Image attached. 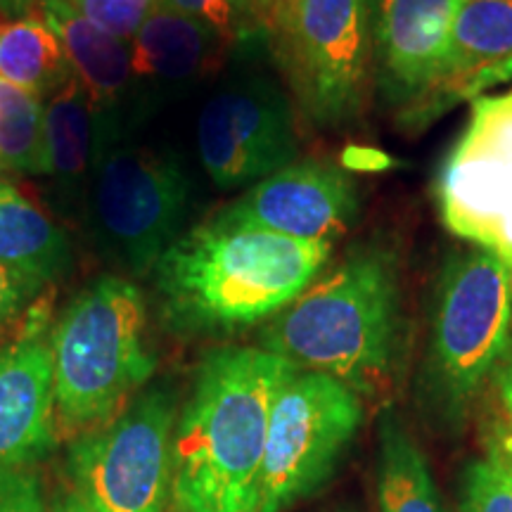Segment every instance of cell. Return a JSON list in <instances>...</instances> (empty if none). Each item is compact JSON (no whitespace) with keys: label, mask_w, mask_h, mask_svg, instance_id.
Listing matches in <instances>:
<instances>
[{"label":"cell","mask_w":512,"mask_h":512,"mask_svg":"<svg viewBox=\"0 0 512 512\" xmlns=\"http://www.w3.org/2000/svg\"><path fill=\"white\" fill-rule=\"evenodd\" d=\"M72 261L64 230L12 185H0V266L50 283Z\"/></svg>","instance_id":"obj_19"},{"label":"cell","mask_w":512,"mask_h":512,"mask_svg":"<svg viewBox=\"0 0 512 512\" xmlns=\"http://www.w3.org/2000/svg\"><path fill=\"white\" fill-rule=\"evenodd\" d=\"M0 164L22 176H46V102L0 79Z\"/></svg>","instance_id":"obj_22"},{"label":"cell","mask_w":512,"mask_h":512,"mask_svg":"<svg viewBox=\"0 0 512 512\" xmlns=\"http://www.w3.org/2000/svg\"><path fill=\"white\" fill-rule=\"evenodd\" d=\"M98 147V112L76 76L46 102V176L64 211L86 202Z\"/></svg>","instance_id":"obj_17"},{"label":"cell","mask_w":512,"mask_h":512,"mask_svg":"<svg viewBox=\"0 0 512 512\" xmlns=\"http://www.w3.org/2000/svg\"><path fill=\"white\" fill-rule=\"evenodd\" d=\"M0 512H48L38 477L24 467H0Z\"/></svg>","instance_id":"obj_26"},{"label":"cell","mask_w":512,"mask_h":512,"mask_svg":"<svg viewBox=\"0 0 512 512\" xmlns=\"http://www.w3.org/2000/svg\"><path fill=\"white\" fill-rule=\"evenodd\" d=\"M399 342L394 256L380 247H358L273 316L261 349L299 370L335 377L356 394H377L392 380Z\"/></svg>","instance_id":"obj_3"},{"label":"cell","mask_w":512,"mask_h":512,"mask_svg":"<svg viewBox=\"0 0 512 512\" xmlns=\"http://www.w3.org/2000/svg\"><path fill=\"white\" fill-rule=\"evenodd\" d=\"M162 3L202 22L226 43H245L261 31H268V22L256 0H162Z\"/></svg>","instance_id":"obj_23"},{"label":"cell","mask_w":512,"mask_h":512,"mask_svg":"<svg viewBox=\"0 0 512 512\" xmlns=\"http://www.w3.org/2000/svg\"><path fill=\"white\" fill-rule=\"evenodd\" d=\"M190 178L169 152L114 140L98 152L86 192L88 228L105 261L147 273L181 238Z\"/></svg>","instance_id":"obj_6"},{"label":"cell","mask_w":512,"mask_h":512,"mask_svg":"<svg viewBox=\"0 0 512 512\" xmlns=\"http://www.w3.org/2000/svg\"><path fill=\"white\" fill-rule=\"evenodd\" d=\"M53 351L41 337L0 347V467H24L55 439Z\"/></svg>","instance_id":"obj_15"},{"label":"cell","mask_w":512,"mask_h":512,"mask_svg":"<svg viewBox=\"0 0 512 512\" xmlns=\"http://www.w3.org/2000/svg\"><path fill=\"white\" fill-rule=\"evenodd\" d=\"M41 290L43 285L38 280L0 266V328L12 323Z\"/></svg>","instance_id":"obj_27"},{"label":"cell","mask_w":512,"mask_h":512,"mask_svg":"<svg viewBox=\"0 0 512 512\" xmlns=\"http://www.w3.org/2000/svg\"><path fill=\"white\" fill-rule=\"evenodd\" d=\"M0 79L43 102L74 79L67 50L41 15L0 24Z\"/></svg>","instance_id":"obj_20"},{"label":"cell","mask_w":512,"mask_h":512,"mask_svg":"<svg viewBox=\"0 0 512 512\" xmlns=\"http://www.w3.org/2000/svg\"><path fill=\"white\" fill-rule=\"evenodd\" d=\"M512 79V57L508 60L494 64V67H489L486 72L477 74L475 79H470L465 83L463 88H460L458 98H477L479 93L486 91V88H494V86H501V83L510 81Z\"/></svg>","instance_id":"obj_29"},{"label":"cell","mask_w":512,"mask_h":512,"mask_svg":"<svg viewBox=\"0 0 512 512\" xmlns=\"http://www.w3.org/2000/svg\"><path fill=\"white\" fill-rule=\"evenodd\" d=\"M226 46L228 43L202 22L159 0L131 38L128 131L200 83L209 69L216 67Z\"/></svg>","instance_id":"obj_13"},{"label":"cell","mask_w":512,"mask_h":512,"mask_svg":"<svg viewBox=\"0 0 512 512\" xmlns=\"http://www.w3.org/2000/svg\"><path fill=\"white\" fill-rule=\"evenodd\" d=\"M0 171H3V164H0Z\"/></svg>","instance_id":"obj_34"},{"label":"cell","mask_w":512,"mask_h":512,"mask_svg":"<svg viewBox=\"0 0 512 512\" xmlns=\"http://www.w3.org/2000/svg\"><path fill=\"white\" fill-rule=\"evenodd\" d=\"M176 408L162 389L79 434L69 453L76 494L93 512H164Z\"/></svg>","instance_id":"obj_9"},{"label":"cell","mask_w":512,"mask_h":512,"mask_svg":"<svg viewBox=\"0 0 512 512\" xmlns=\"http://www.w3.org/2000/svg\"><path fill=\"white\" fill-rule=\"evenodd\" d=\"M256 5H259V10L264 12V17H266V22H268V17H271V10H273L275 0H256Z\"/></svg>","instance_id":"obj_32"},{"label":"cell","mask_w":512,"mask_h":512,"mask_svg":"<svg viewBox=\"0 0 512 512\" xmlns=\"http://www.w3.org/2000/svg\"><path fill=\"white\" fill-rule=\"evenodd\" d=\"M36 5L41 8V0H0V15L5 19L29 17Z\"/></svg>","instance_id":"obj_30"},{"label":"cell","mask_w":512,"mask_h":512,"mask_svg":"<svg viewBox=\"0 0 512 512\" xmlns=\"http://www.w3.org/2000/svg\"><path fill=\"white\" fill-rule=\"evenodd\" d=\"M297 366L261 347L209 351L171 444L183 512H259L268 422Z\"/></svg>","instance_id":"obj_1"},{"label":"cell","mask_w":512,"mask_h":512,"mask_svg":"<svg viewBox=\"0 0 512 512\" xmlns=\"http://www.w3.org/2000/svg\"><path fill=\"white\" fill-rule=\"evenodd\" d=\"M197 152L219 190L252 188L297 162L299 138L290 100L264 76L226 83L204 102Z\"/></svg>","instance_id":"obj_11"},{"label":"cell","mask_w":512,"mask_h":512,"mask_svg":"<svg viewBox=\"0 0 512 512\" xmlns=\"http://www.w3.org/2000/svg\"><path fill=\"white\" fill-rule=\"evenodd\" d=\"M512 347V268L484 249L444 266L432 320V377L451 411L467 406Z\"/></svg>","instance_id":"obj_7"},{"label":"cell","mask_w":512,"mask_h":512,"mask_svg":"<svg viewBox=\"0 0 512 512\" xmlns=\"http://www.w3.org/2000/svg\"><path fill=\"white\" fill-rule=\"evenodd\" d=\"M460 512H512V458L498 444L467 467Z\"/></svg>","instance_id":"obj_24"},{"label":"cell","mask_w":512,"mask_h":512,"mask_svg":"<svg viewBox=\"0 0 512 512\" xmlns=\"http://www.w3.org/2000/svg\"><path fill=\"white\" fill-rule=\"evenodd\" d=\"M41 17L67 50L76 81L98 112L105 136L126 138V102L131 93V41L112 36L67 0H41Z\"/></svg>","instance_id":"obj_16"},{"label":"cell","mask_w":512,"mask_h":512,"mask_svg":"<svg viewBox=\"0 0 512 512\" xmlns=\"http://www.w3.org/2000/svg\"><path fill=\"white\" fill-rule=\"evenodd\" d=\"M460 0H373V43L384 91L422 102L441 79Z\"/></svg>","instance_id":"obj_14"},{"label":"cell","mask_w":512,"mask_h":512,"mask_svg":"<svg viewBox=\"0 0 512 512\" xmlns=\"http://www.w3.org/2000/svg\"><path fill=\"white\" fill-rule=\"evenodd\" d=\"M508 57H512V0H460L441 79L420 107L432 110L434 105L456 102L467 81Z\"/></svg>","instance_id":"obj_18"},{"label":"cell","mask_w":512,"mask_h":512,"mask_svg":"<svg viewBox=\"0 0 512 512\" xmlns=\"http://www.w3.org/2000/svg\"><path fill=\"white\" fill-rule=\"evenodd\" d=\"M494 389L498 408L503 415V430H501V448L512 451V354L496 368L494 373Z\"/></svg>","instance_id":"obj_28"},{"label":"cell","mask_w":512,"mask_h":512,"mask_svg":"<svg viewBox=\"0 0 512 512\" xmlns=\"http://www.w3.org/2000/svg\"><path fill=\"white\" fill-rule=\"evenodd\" d=\"M361 425V394L330 375L297 370L273 403L259 512H283L318 489Z\"/></svg>","instance_id":"obj_8"},{"label":"cell","mask_w":512,"mask_h":512,"mask_svg":"<svg viewBox=\"0 0 512 512\" xmlns=\"http://www.w3.org/2000/svg\"><path fill=\"white\" fill-rule=\"evenodd\" d=\"M503 451H505V448H503ZM505 453H508V456H510V458H512V451H505Z\"/></svg>","instance_id":"obj_33"},{"label":"cell","mask_w":512,"mask_h":512,"mask_svg":"<svg viewBox=\"0 0 512 512\" xmlns=\"http://www.w3.org/2000/svg\"><path fill=\"white\" fill-rule=\"evenodd\" d=\"M332 256V245L211 219L183 233L157 261L169 313L192 328H245L278 316Z\"/></svg>","instance_id":"obj_2"},{"label":"cell","mask_w":512,"mask_h":512,"mask_svg":"<svg viewBox=\"0 0 512 512\" xmlns=\"http://www.w3.org/2000/svg\"><path fill=\"white\" fill-rule=\"evenodd\" d=\"M358 214L356 185L330 162L306 159L264 178L216 219L252 226L287 238L335 245Z\"/></svg>","instance_id":"obj_12"},{"label":"cell","mask_w":512,"mask_h":512,"mask_svg":"<svg viewBox=\"0 0 512 512\" xmlns=\"http://www.w3.org/2000/svg\"><path fill=\"white\" fill-rule=\"evenodd\" d=\"M453 235L512 268V91L472 98V117L437 181Z\"/></svg>","instance_id":"obj_10"},{"label":"cell","mask_w":512,"mask_h":512,"mask_svg":"<svg viewBox=\"0 0 512 512\" xmlns=\"http://www.w3.org/2000/svg\"><path fill=\"white\" fill-rule=\"evenodd\" d=\"M67 3H72L83 17L91 19L100 29L131 41L157 8L159 0H67Z\"/></svg>","instance_id":"obj_25"},{"label":"cell","mask_w":512,"mask_h":512,"mask_svg":"<svg viewBox=\"0 0 512 512\" xmlns=\"http://www.w3.org/2000/svg\"><path fill=\"white\" fill-rule=\"evenodd\" d=\"M268 31L309 121L320 128L354 124L373 76V0H275Z\"/></svg>","instance_id":"obj_5"},{"label":"cell","mask_w":512,"mask_h":512,"mask_svg":"<svg viewBox=\"0 0 512 512\" xmlns=\"http://www.w3.org/2000/svg\"><path fill=\"white\" fill-rule=\"evenodd\" d=\"M377 491L382 512H446L420 446L394 418L382 425Z\"/></svg>","instance_id":"obj_21"},{"label":"cell","mask_w":512,"mask_h":512,"mask_svg":"<svg viewBox=\"0 0 512 512\" xmlns=\"http://www.w3.org/2000/svg\"><path fill=\"white\" fill-rule=\"evenodd\" d=\"M145 297L131 280L105 275L57 320L53 351L55 422L64 432L105 425L155 373L147 347Z\"/></svg>","instance_id":"obj_4"},{"label":"cell","mask_w":512,"mask_h":512,"mask_svg":"<svg viewBox=\"0 0 512 512\" xmlns=\"http://www.w3.org/2000/svg\"><path fill=\"white\" fill-rule=\"evenodd\" d=\"M53 512H93L91 508H88V503L83 501V498L76 494H69V496H64L60 503L55 505V510Z\"/></svg>","instance_id":"obj_31"}]
</instances>
